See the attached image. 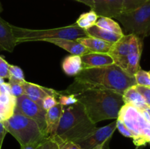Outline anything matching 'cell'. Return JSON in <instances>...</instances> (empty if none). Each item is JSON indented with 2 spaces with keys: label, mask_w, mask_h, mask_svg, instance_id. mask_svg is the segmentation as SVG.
I'll return each mask as SVG.
<instances>
[{
  "label": "cell",
  "mask_w": 150,
  "mask_h": 149,
  "mask_svg": "<svg viewBox=\"0 0 150 149\" xmlns=\"http://www.w3.org/2000/svg\"><path fill=\"white\" fill-rule=\"evenodd\" d=\"M136 85V79L115 64L101 67L83 69L75 76V80L66 90L60 91L64 94L77 95L89 89L111 90L123 92Z\"/></svg>",
  "instance_id": "cell-1"
},
{
  "label": "cell",
  "mask_w": 150,
  "mask_h": 149,
  "mask_svg": "<svg viewBox=\"0 0 150 149\" xmlns=\"http://www.w3.org/2000/svg\"><path fill=\"white\" fill-rule=\"evenodd\" d=\"M76 96L95 124L103 120L117 119L125 105L122 93L111 90L89 89Z\"/></svg>",
  "instance_id": "cell-2"
},
{
  "label": "cell",
  "mask_w": 150,
  "mask_h": 149,
  "mask_svg": "<svg viewBox=\"0 0 150 149\" xmlns=\"http://www.w3.org/2000/svg\"><path fill=\"white\" fill-rule=\"evenodd\" d=\"M98 127L86 113L81 102L64 106L54 137L61 143L82 140L92 134Z\"/></svg>",
  "instance_id": "cell-3"
},
{
  "label": "cell",
  "mask_w": 150,
  "mask_h": 149,
  "mask_svg": "<svg viewBox=\"0 0 150 149\" xmlns=\"http://www.w3.org/2000/svg\"><path fill=\"white\" fill-rule=\"evenodd\" d=\"M3 123L7 132L16 139L21 147L38 144L47 137L36 121L21 114L14 112Z\"/></svg>",
  "instance_id": "cell-4"
},
{
  "label": "cell",
  "mask_w": 150,
  "mask_h": 149,
  "mask_svg": "<svg viewBox=\"0 0 150 149\" xmlns=\"http://www.w3.org/2000/svg\"><path fill=\"white\" fill-rule=\"evenodd\" d=\"M18 44L30 41H46L51 39H77L88 36L85 29L75 24L51 29H29L13 26Z\"/></svg>",
  "instance_id": "cell-5"
},
{
  "label": "cell",
  "mask_w": 150,
  "mask_h": 149,
  "mask_svg": "<svg viewBox=\"0 0 150 149\" xmlns=\"http://www.w3.org/2000/svg\"><path fill=\"white\" fill-rule=\"evenodd\" d=\"M117 118L123 121L132 134L136 147L150 144V122L135 107L125 104L120 109Z\"/></svg>",
  "instance_id": "cell-6"
},
{
  "label": "cell",
  "mask_w": 150,
  "mask_h": 149,
  "mask_svg": "<svg viewBox=\"0 0 150 149\" xmlns=\"http://www.w3.org/2000/svg\"><path fill=\"white\" fill-rule=\"evenodd\" d=\"M115 18L122 24L127 33L143 39L150 35V1L136 10L122 13Z\"/></svg>",
  "instance_id": "cell-7"
},
{
  "label": "cell",
  "mask_w": 150,
  "mask_h": 149,
  "mask_svg": "<svg viewBox=\"0 0 150 149\" xmlns=\"http://www.w3.org/2000/svg\"><path fill=\"white\" fill-rule=\"evenodd\" d=\"M14 112L21 114L36 121L40 129L42 130V133L46 136V123H45L46 110H44L42 107L40 106L32 99H29L26 94L16 98Z\"/></svg>",
  "instance_id": "cell-8"
},
{
  "label": "cell",
  "mask_w": 150,
  "mask_h": 149,
  "mask_svg": "<svg viewBox=\"0 0 150 149\" xmlns=\"http://www.w3.org/2000/svg\"><path fill=\"white\" fill-rule=\"evenodd\" d=\"M116 129L117 121L101 128H97L92 134L75 143L81 149H95L100 146L108 148V143Z\"/></svg>",
  "instance_id": "cell-9"
},
{
  "label": "cell",
  "mask_w": 150,
  "mask_h": 149,
  "mask_svg": "<svg viewBox=\"0 0 150 149\" xmlns=\"http://www.w3.org/2000/svg\"><path fill=\"white\" fill-rule=\"evenodd\" d=\"M132 34H124L117 42L113 44L108 54L114 60V64L125 71L127 65V56L130 52Z\"/></svg>",
  "instance_id": "cell-10"
},
{
  "label": "cell",
  "mask_w": 150,
  "mask_h": 149,
  "mask_svg": "<svg viewBox=\"0 0 150 149\" xmlns=\"http://www.w3.org/2000/svg\"><path fill=\"white\" fill-rule=\"evenodd\" d=\"M91 10L95 12L98 17L115 18L123 13L122 0H93Z\"/></svg>",
  "instance_id": "cell-11"
},
{
  "label": "cell",
  "mask_w": 150,
  "mask_h": 149,
  "mask_svg": "<svg viewBox=\"0 0 150 149\" xmlns=\"http://www.w3.org/2000/svg\"><path fill=\"white\" fill-rule=\"evenodd\" d=\"M143 49V39L133 34L130 42V52L127 56V65L125 72L130 75L134 74L141 69L140 59Z\"/></svg>",
  "instance_id": "cell-12"
},
{
  "label": "cell",
  "mask_w": 150,
  "mask_h": 149,
  "mask_svg": "<svg viewBox=\"0 0 150 149\" xmlns=\"http://www.w3.org/2000/svg\"><path fill=\"white\" fill-rule=\"evenodd\" d=\"M23 88L25 94L41 107H42V100L46 96L50 95L58 97L60 95L59 91L26 81L23 82Z\"/></svg>",
  "instance_id": "cell-13"
},
{
  "label": "cell",
  "mask_w": 150,
  "mask_h": 149,
  "mask_svg": "<svg viewBox=\"0 0 150 149\" xmlns=\"http://www.w3.org/2000/svg\"><path fill=\"white\" fill-rule=\"evenodd\" d=\"M17 45L13 25L0 17V50L12 53Z\"/></svg>",
  "instance_id": "cell-14"
},
{
  "label": "cell",
  "mask_w": 150,
  "mask_h": 149,
  "mask_svg": "<svg viewBox=\"0 0 150 149\" xmlns=\"http://www.w3.org/2000/svg\"><path fill=\"white\" fill-rule=\"evenodd\" d=\"M83 69L101 67L114 64V60L108 53L89 52L81 56Z\"/></svg>",
  "instance_id": "cell-15"
},
{
  "label": "cell",
  "mask_w": 150,
  "mask_h": 149,
  "mask_svg": "<svg viewBox=\"0 0 150 149\" xmlns=\"http://www.w3.org/2000/svg\"><path fill=\"white\" fill-rule=\"evenodd\" d=\"M64 106L58 103L46 111L45 123H46V136L54 137L57 129L60 118L63 112Z\"/></svg>",
  "instance_id": "cell-16"
},
{
  "label": "cell",
  "mask_w": 150,
  "mask_h": 149,
  "mask_svg": "<svg viewBox=\"0 0 150 149\" xmlns=\"http://www.w3.org/2000/svg\"><path fill=\"white\" fill-rule=\"evenodd\" d=\"M45 42H49L54 44L65 51H68L72 55L82 56L89 53V49L83 46L77 39H47Z\"/></svg>",
  "instance_id": "cell-17"
},
{
  "label": "cell",
  "mask_w": 150,
  "mask_h": 149,
  "mask_svg": "<svg viewBox=\"0 0 150 149\" xmlns=\"http://www.w3.org/2000/svg\"><path fill=\"white\" fill-rule=\"evenodd\" d=\"M79 42L89 50L90 52L108 53L112 47L113 43L106 42L98 38L86 36L77 39Z\"/></svg>",
  "instance_id": "cell-18"
},
{
  "label": "cell",
  "mask_w": 150,
  "mask_h": 149,
  "mask_svg": "<svg viewBox=\"0 0 150 149\" xmlns=\"http://www.w3.org/2000/svg\"><path fill=\"white\" fill-rule=\"evenodd\" d=\"M136 86V85H135L128 88L123 92V101L125 104H129L137 109L142 110L147 105L143 96L138 91Z\"/></svg>",
  "instance_id": "cell-19"
},
{
  "label": "cell",
  "mask_w": 150,
  "mask_h": 149,
  "mask_svg": "<svg viewBox=\"0 0 150 149\" xmlns=\"http://www.w3.org/2000/svg\"><path fill=\"white\" fill-rule=\"evenodd\" d=\"M62 67L67 75L76 76L83 70L81 56L70 55L67 56L63 60Z\"/></svg>",
  "instance_id": "cell-20"
},
{
  "label": "cell",
  "mask_w": 150,
  "mask_h": 149,
  "mask_svg": "<svg viewBox=\"0 0 150 149\" xmlns=\"http://www.w3.org/2000/svg\"><path fill=\"white\" fill-rule=\"evenodd\" d=\"M86 32L87 33L88 36L98 38V39H103V40L111 42V43L113 44L117 42L124 35L111 32L110 31L106 30V29L99 27L97 25H94V26L86 29Z\"/></svg>",
  "instance_id": "cell-21"
},
{
  "label": "cell",
  "mask_w": 150,
  "mask_h": 149,
  "mask_svg": "<svg viewBox=\"0 0 150 149\" xmlns=\"http://www.w3.org/2000/svg\"><path fill=\"white\" fill-rule=\"evenodd\" d=\"M63 143L54 137H48L37 145L21 147V149H59Z\"/></svg>",
  "instance_id": "cell-22"
},
{
  "label": "cell",
  "mask_w": 150,
  "mask_h": 149,
  "mask_svg": "<svg viewBox=\"0 0 150 149\" xmlns=\"http://www.w3.org/2000/svg\"><path fill=\"white\" fill-rule=\"evenodd\" d=\"M98 15L94 12L93 10H91L88 13H83L79 16L78 20H76V24L79 27L86 30L88 28L94 26L96 24V22L98 19Z\"/></svg>",
  "instance_id": "cell-23"
},
{
  "label": "cell",
  "mask_w": 150,
  "mask_h": 149,
  "mask_svg": "<svg viewBox=\"0 0 150 149\" xmlns=\"http://www.w3.org/2000/svg\"><path fill=\"white\" fill-rule=\"evenodd\" d=\"M95 25L111 32H114V33H117L121 35L124 34L122 30V28L120 27L118 23L111 19V18L99 17Z\"/></svg>",
  "instance_id": "cell-24"
},
{
  "label": "cell",
  "mask_w": 150,
  "mask_h": 149,
  "mask_svg": "<svg viewBox=\"0 0 150 149\" xmlns=\"http://www.w3.org/2000/svg\"><path fill=\"white\" fill-rule=\"evenodd\" d=\"M9 80L21 82L23 83L25 81L24 74L21 69L18 66L11 65L9 66Z\"/></svg>",
  "instance_id": "cell-25"
},
{
  "label": "cell",
  "mask_w": 150,
  "mask_h": 149,
  "mask_svg": "<svg viewBox=\"0 0 150 149\" xmlns=\"http://www.w3.org/2000/svg\"><path fill=\"white\" fill-rule=\"evenodd\" d=\"M136 85L150 87V71L140 70L134 74Z\"/></svg>",
  "instance_id": "cell-26"
},
{
  "label": "cell",
  "mask_w": 150,
  "mask_h": 149,
  "mask_svg": "<svg viewBox=\"0 0 150 149\" xmlns=\"http://www.w3.org/2000/svg\"><path fill=\"white\" fill-rule=\"evenodd\" d=\"M149 1L150 0H122L123 13L136 10Z\"/></svg>",
  "instance_id": "cell-27"
},
{
  "label": "cell",
  "mask_w": 150,
  "mask_h": 149,
  "mask_svg": "<svg viewBox=\"0 0 150 149\" xmlns=\"http://www.w3.org/2000/svg\"><path fill=\"white\" fill-rule=\"evenodd\" d=\"M26 81V80H25ZM9 85H10V91L12 95L16 98L19 97L22 95L25 94L24 88H23V83L21 82L13 81V80H9Z\"/></svg>",
  "instance_id": "cell-28"
},
{
  "label": "cell",
  "mask_w": 150,
  "mask_h": 149,
  "mask_svg": "<svg viewBox=\"0 0 150 149\" xmlns=\"http://www.w3.org/2000/svg\"><path fill=\"white\" fill-rule=\"evenodd\" d=\"M58 102L63 106H69L79 102L77 97L74 94H64L60 92V95L58 96Z\"/></svg>",
  "instance_id": "cell-29"
},
{
  "label": "cell",
  "mask_w": 150,
  "mask_h": 149,
  "mask_svg": "<svg viewBox=\"0 0 150 149\" xmlns=\"http://www.w3.org/2000/svg\"><path fill=\"white\" fill-rule=\"evenodd\" d=\"M58 103V101L56 99L55 96L48 95V96H45L43 99V100H42V108L47 111L50 108L54 107Z\"/></svg>",
  "instance_id": "cell-30"
},
{
  "label": "cell",
  "mask_w": 150,
  "mask_h": 149,
  "mask_svg": "<svg viewBox=\"0 0 150 149\" xmlns=\"http://www.w3.org/2000/svg\"><path fill=\"white\" fill-rule=\"evenodd\" d=\"M9 66L10 64L0 56V77L3 79L9 78Z\"/></svg>",
  "instance_id": "cell-31"
},
{
  "label": "cell",
  "mask_w": 150,
  "mask_h": 149,
  "mask_svg": "<svg viewBox=\"0 0 150 149\" xmlns=\"http://www.w3.org/2000/svg\"><path fill=\"white\" fill-rule=\"evenodd\" d=\"M136 86L138 91L141 93V95L144 99L146 105L150 106V87L139 86V85H136Z\"/></svg>",
  "instance_id": "cell-32"
},
{
  "label": "cell",
  "mask_w": 150,
  "mask_h": 149,
  "mask_svg": "<svg viewBox=\"0 0 150 149\" xmlns=\"http://www.w3.org/2000/svg\"><path fill=\"white\" fill-rule=\"evenodd\" d=\"M117 129H118L120 132L125 137L132 138V134L130 131H129V129L127 128L125 124L123 123V121L120 120V118H117Z\"/></svg>",
  "instance_id": "cell-33"
},
{
  "label": "cell",
  "mask_w": 150,
  "mask_h": 149,
  "mask_svg": "<svg viewBox=\"0 0 150 149\" xmlns=\"http://www.w3.org/2000/svg\"><path fill=\"white\" fill-rule=\"evenodd\" d=\"M7 133L8 132L6 129L4 123L3 121H0V149H1V147H2L3 141H4V139Z\"/></svg>",
  "instance_id": "cell-34"
},
{
  "label": "cell",
  "mask_w": 150,
  "mask_h": 149,
  "mask_svg": "<svg viewBox=\"0 0 150 149\" xmlns=\"http://www.w3.org/2000/svg\"><path fill=\"white\" fill-rule=\"evenodd\" d=\"M59 149H81L73 142H66L61 145Z\"/></svg>",
  "instance_id": "cell-35"
},
{
  "label": "cell",
  "mask_w": 150,
  "mask_h": 149,
  "mask_svg": "<svg viewBox=\"0 0 150 149\" xmlns=\"http://www.w3.org/2000/svg\"><path fill=\"white\" fill-rule=\"evenodd\" d=\"M139 110L142 112L144 116L150 122V106L147 105L146 107H144L143 109Z\"/></svg>",
  "instance_id": "cell-36"
},
{
  "label": "cell",
  "mask_w": 150,
  "mask_h": 149,
  "mask_svg": "<svg viewBox=\"0 0 150 149\" xmlns=\"http://www.w3.org/2000/svg\"><path fill=\"white\" fill-rule=\"evenodd\" d=\"M75 1H79V2L83 3V4L89 6L91 9H92V7H93V0H75Z\"/></svg>",
  "instance_id": "cell-37"
},
{
  "label": "cell",
  "mask_w": 150,
  "mask_h": 149,
  "mask_svg": "<svg viewBox=\"0 0 150 149\" xmlns=\"http://www.w3.org/2000/svg\"><path fill=\"white\" fill-rule=\"evenodd\" d=\"M95 149H108V147H105V146H100V147L96 148Z\"/></svg>",
  "instance_id": "cell-38"
},
{
  "label": "cell",
  "mask_w": 150,
  "mask_h": 149,
  "mask_svg": "<svg viewBox=\"0 0 150 149\" xmlns=\"http://www.w3.org/2000/svg\"><path fill=\"white\" fill-rule=\"evenodd\" d=\"M4 79L1 78V77H0V86H1L2 83H4Z\"/></svg>",
  "instance_id": "cell-39"
},
{
  "label": "cell",
  "mask_w": 150,
  "mask_h": 149,
  "mask_svg": "<svg viewBox=\"0 0 150 149\" xmlns=\"http://www.w3.org/2000/svg\"><path fill=\"white\" fill-rule=\"evenodd\" d=\"M1 11H2V7H1V2H0V13H1Z\"/></svg>",
  "instance_id": "cell-40"
}]
</instances>
